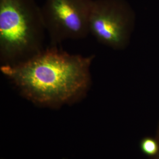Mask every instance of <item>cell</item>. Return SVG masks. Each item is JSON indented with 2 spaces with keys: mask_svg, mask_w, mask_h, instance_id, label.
Wrapping results in <instances>:
<instances>
[{
  "mask_svg": "<svg viewBox=\"0 0 159 159\" xmlns=\"http://www.w3.org/2000/svg\"><path fill=\"white\" fill-rule=\"evenodd\" d=\"M94 57L71 54L50 46L23 63L1 66L0 70L30 102L58 108L85 96L91 85Z\"/></svg>",
  "mask_w": 159,
  "mask_h": 159,
  "instance_id": "cell-1",
  "label": "cell"
},
{
  "mask_svg": "<svg viewBox=\"0 0 159 159\" xmlns=\"http://www.w3.org/2000/svg\"><path fill=\"white\" fill-rule=\"evenodd\" d=\"M46 31L35 0H0L1 66L23 63L44 50Z\"/></svg>",
  "mask_w": 159,
  "mask_h": 159,
  "instance_id": "cell-2",
  "label": "cell"
},
{
  "mask_svg": "<svg viewBox=\"0 0 159 159\" xmlns=\"http://www.w3.org/2000/svg\"><path fill=\"white\" fill-rule=\"evenodd\" d=\"M93 0H45L41 7L50 47L90 34L89 19Z\"/></svg>",
  "mask_w": 159,
  "mask_h": 159,
  "instance_id": "cell-3",
  "label": "cell"
},
{
  "mask_svg": "<svg viewBox=\"0 0 159 159\" xmlns=\"http://www.w3.org/2000/svg\"><path fill=\"white\" fill-rule=\"evenodd\" d=\"M131 18L130 8L123 0H93L90 33L106 46L121 48L128 39Z\"/></svg>",
  "mask_w": 159,
  "mask_h": 159,
  "instance_id": "cell-4",
  "label": "cell"
},
{
  "mask_svg": "<svg viewBox=\"0 0 159 159\" xmlns=\"http://www.w3.org/2000/svg\"><path fill=\"white\" fill-rule=\"evenodd\" d=\"M141 148L144 153L153 156L157 153L159 146L157 142L152 139H146L143 140Z\"/></svg>",
  "mask_w": 159,
  "mask_h": 159,
  "instance_id": "cell-5",
  "label": "cell"
}]
</instances>
